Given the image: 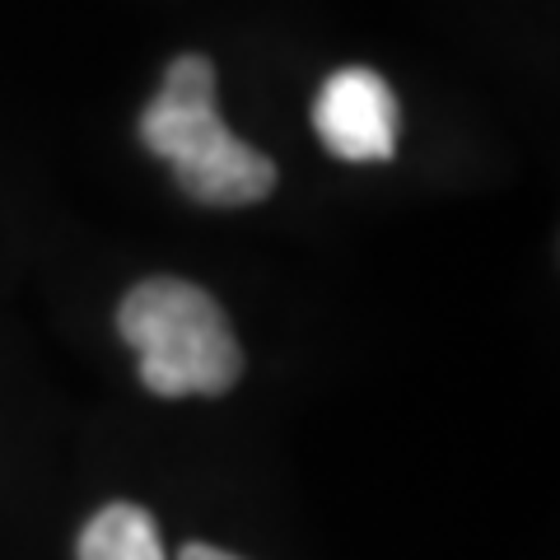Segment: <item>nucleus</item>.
Wrapping results in <instances>:
<instances>
[{
	"instance_id": "4",
	"label": "nucleus",
	"mask_w": 560,
	"mask_h": 560,
	"mask_svg": "<svg viewBox=\"0 0 560 560\" xmlns=\"http://www.w3.org/2000/svg\"><path fill=\"white\" fill-rule=\"evenodd\" d=\"M80 560H168L160 523L140 504H103L80 533Z\"/></svg>"
},
{
	"instance_id": "5",
	"label": "nucleus",
	"mask_w": 560,
	"mask_h": 560,
	"mask_svg": "<svg viewBox=\"0 0 560 560\" xmlns=\"http://www.w3.org/2000/svg\"><path fill=\"white\" fill-rule=\"evenodd\" d=\"M178 560H238V556L220 551V547H206V541H187V547H183V556H178Z\"/></svg>"
},
{
	"instance_id": "1",
	"label": "nucleus",
	"mask_w": 560,
	"mask_h": 560,
	"mask_svg": "<svg viewBox=\"0 0 560 560\" xmlns=\"http://www.w3.org/2000/svg\"><path fill=\"white\" fill-rule=\"evenodd\" d=\"M140 140L206 206H253L276 187V164L224 127L206 57H178L164 70V90L140 113Z\"/></svg>"
},
{
	"instance_id": "2",
	"label": "nucleus",
	"mask_w": 560,
	"mask_h": 560,
	"mask_svg": "<svg viewBox=\"0 0 560 560\" xmlns=\"http://www.w3.org/2000/svg\"><path fill=\"white\" fill-rule=\"evenodd\" d=\"M117 327L140 355V383L154 397H220L243 374V350L224 308L201 285L150 276L131 285Z\"/></svg>"
},
{
	"instance_id": "3",
	"label": "nucleus",
	"mask_w": 560,
	"mask_h": 560,
	"mask_svg": "<svg viewBox=\"0 0 560 560\" xmlns=\"http://www.w3.org/2000/svg\"><path fill=\"white\" fill-rule=\"evenodd\" d=\"M313 131L350 164H383L397 154V94L370 66H346L313 98Z\"/></svg>"
}]
</instances>
